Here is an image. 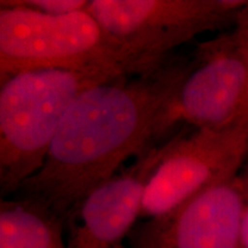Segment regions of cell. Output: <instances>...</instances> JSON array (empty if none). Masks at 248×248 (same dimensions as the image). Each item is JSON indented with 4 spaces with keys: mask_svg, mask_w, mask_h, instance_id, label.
Here are the masks:
<instances>
[{
    "mask_svg": "<svg viewBox=\"0 0 248 248\" xmlns=\"http://www.w3.org/2000/svg\"><path fill=\"white\" fill-rule=\"evenodd\" d=\"M192 54L172 53L137 74L82 92L60 124L43 167L15 192L66 219L90 192L168 130V116Z\"/></svg>",
    "mask_w": 248,
    "mask_h": 248,
    "instance_id": "1",
    "label": "cell"
},
{
    "mask_svg": "<svg viewBox=\"0 0 248 248\" xmlns=\"http://www.w3.org/2000/svg\"><path fill=\"white\" fill-rule=\"evenodd\" d=\"M155 64L139 60L117 45L86 9L48 15L11 0L0 1V82L37 69L125 76Z\"/></svg>",
    "mask_w": 248,
    "mask_h": 248,
    "instance_id": "2",
    "label": "cell"
},
{
    "mask_svg": "<svg viewBox=\"0 0 248 248\" xmlns=\"http://www.w3.org/2000/svg\"><path fill=\"white\" fill-rule=\"evenodd\" d=\"M105 71L37 69L0 82V192L5 199L42 168L73 102L117 78Z\"/></svg>",
    "mask_w": 248,
    "mask_h": 248,
    "instance_id": "3",
    "label": "cell"
},
{
    "mask_svg": "<svg viewBox=\"0 0 248 248\" xmlns=\"http://www.w3.org/2000/svg\"><path fill=\"white\" fill-rule=\"evenodd\" d=\"M247 0H91L86 11L128 53L148 64L206 31L234 27Z\"/></svg>",
    "mask_w": 248,
    "mask_h": 248,
    "instance_id": "4",
    "label": "cell"
},
{
    "mask_svg": "<svg viewBox=\"0 0 248 248\" xmlns=\"http://www.w3.org/2000/svg\"><path fill=\"white\" fill-rule=\"evenodd\" d=\"M248 157V124L181 130L163 142L148 178L140 219L168 213L210 186L237 177Z\"/></svg>",
    "mask_w": 248,
    "mask_h": 248,
    "instance_id": "5",
    "label": "cell"
},
{
    "mask_svg": "<svg viewBox=\"0 0 248 248\" xmlns=\"http://www.w3.org/2000/svg\"><path fill=\"white\" fill-rule=\"evenodd\" d=\"M248 124V64L233 30L200 43L168 116V130Z\"/></svg>",
    "mask_w": 248,
    "mask_h": 248,
    "instance_id": "6",
    "label": "cell"
},
{
    "mask_svg": "<svg viewBox=\"0 0 248 248\" xmlns=\"http://www.w3.org/2000/svg\"><path fill=\"white\" fill-rule=\"evenodd\" d=\"M244 187L237 177L133 226L128 248H240Z\"/></svg>",
    "mask_w": 248,
    "mask_h": 248,
    "instance_id": "7",
    "label": "cell"
},
{
    "mask_svg": "<svg viewBox=\"0 0 248 248\" xmlns=\"http://www.w3.org/2000/svg\"><path fill=\"white\" fill-rule=\"evenodd\" d=\"M162 153L163 144L152 145L78 201L64 219L67 248H128L145 186Z\"/></svg>",
    "mask_w": 248,
    "mask_h": 248,
    "instance_id": "8",
    "label": "cell"
},
{
    "mask_svg": "<svg viewBox=\"0 0 248 248\" xmlns=\"http://www.w3.org/2000/svg\"><path fill=\"white\" fill-rule=\"evenodd\" d=\"M0 248H67L64 219L37 200L1 199Z\"/></svg>",
    "mask_w": 248,
    "mask_h": 248,
    "instance_id": "9",
    "label": "cell"
},
{
    "mask_svg": "<svg viewBox=\"0 0 248 248\" xmlns=\"http://www.w3.org/2000/svg\"><path fill=\"white\" fill-rule=\"evenodd\" d=\"M14 5L48 15H64L84 11L90 0H11Z\"/></svg>",
    "mask_w": 248,
    "mask_h": 248,
    "instance_id": "10",
    "label": "cell"
},
{
    "mask_svg": "<svg viewBox=\"0 0 248 248\" xmlns=\"http://www.w3.org/2000/svg\"><path fill=\"white\" fill-rule=\"evenodd\" d=\"M233 32L237 37L238 43H239L248 64V1L238 13L233 27Z\"/></svg>",
    "mask_w": 248,
    "mask_h": 248,
    "instance_id": "11",
    "label": "cell"
},
{
    "mask_svg": "<svg viewBox=\"0 0 248 248\" xmlns=\"http://www.w3.org/2000/svg\"><path fill=\"white\" fill-rule=\"evenodd\" d=\"M239 177L244 187V213L241 219V233H240V248H248V157L245 162L243 169L239 172Z\"/></svg>",
    "mask_w": 248,
    "mask_h": 248,
    "instance_id": "12",
    "label": "cell"
}]
</instances>
